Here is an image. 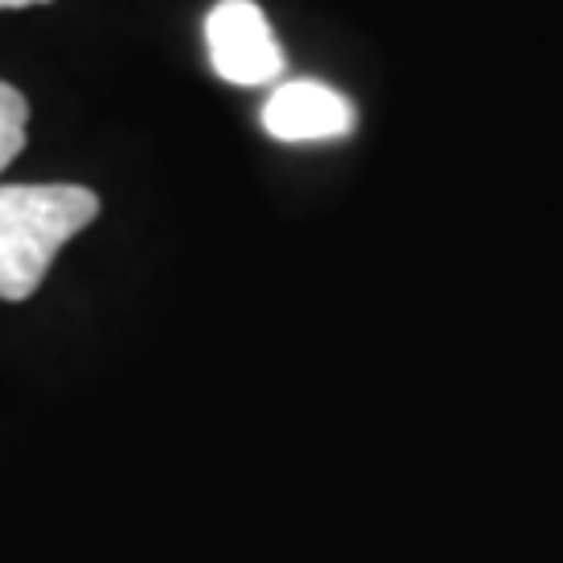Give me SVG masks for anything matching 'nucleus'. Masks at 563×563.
Returning a JSON list of instances; mask_svg holds the SVG:
<instances>
[{
    "instance_id": "obj_1",
    "label": "nucleus",
    "mask_w": 563,
    "mask_h": 563,
    "mask_svg": "<svg viewBox=\"0 0 563 563\" xmlns=\"http://www.w3.org/2000/svg\"><path fill=\"white\" fill-rule=\"evenodd\" d=\"M101 197L80 184H4L0 188V301H30L51 263L84 225L97 222Z\"/></svg>"
},
{
    "instance_id": "obj_4",
    "label": "nucleus",
    "mask_w": 563,
    "mask_h": 563,
    "mask_svg": "<svg viewBox=\"0 0 563 563\" xmlns=\"http://www.w3.org/2000/svg\"><path fill=\"white\" fill-rule=\"evenodd\" d=\"M25 125H30V104L13 84L0 80V172L21 155Z\"/></svg>"
},
{
    "instance_id": "obj_3",
    "label": "nucleus",
    "mask_w": 563,
    "mask_h": 563,
    "mask_svg": "<svg viewBox=\"0 0 563 563\" xmlns=\"http://www.w3.org/2000/svg\"><path fill=\"white\" fill-rule=\"evenodd\" d=\"M355 125V109L346 97L318 80L280 84L263 104V130L280 142L342 139Z\"/></svg>"
},
{
    "instance_id": "obj_2",
    "label": "nucleus",
    "mask_w": 563,
    "mask_h": 563,
    "mask_svg": "<svg viewBox=\"0 0 563 563\" xmlns=\"http://www.w3.org/2000/svg\"><path fill=\"white\" fill-rule=\"evenodd\" d=\"M205 38H209L213 71L225 84L255 88V84H272L284 71L280 42L255 0H222L205 21Z\"/></svg>"
},
{
    "instance_id": "obj_5",
    "label": "nucleus",
    "mask_w": 563,
    "mask_h": 563,
    "mask_svg": "<svg viewBox=\"0 0 563 563\" xmlns=\"http://www.w3.org/2000/svg\"><path fill=\"white\" fill-rule=\"evenodd\" d=\"M25 4H51V0H0V9H25Z\"/></svg>"
}]
</instances>
